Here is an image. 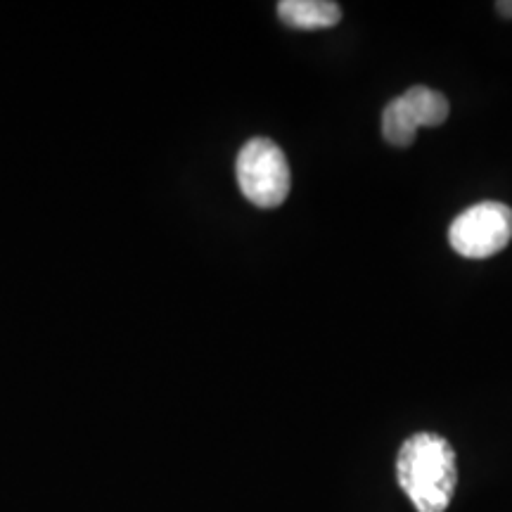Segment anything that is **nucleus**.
<instances>
[{"label": "nucleus", "instance_id": "1", "mask_svg": "<svg viewBox=\"0 0 512 512\" xmlns=\"http://www.w3.org/2000/svg\"><path fill=\"white\" fill-rule=\"evenodd\" d=\"M396 477L418 512H446L456 494V451L441 434L418 432L401 444Z\"/></svg>", "mask_w": 512, "mask_h": 512}, {"label": "nucleus", "instance_id": "2", "mask_svg": "<svg viewBox=\"0 0 512 512\" xmlns=\"http://www.w3.org/2000/svg\"><path fill=\"white\" fill-rule=\"evenodd\" d=\"M235 171H238V185L242 195L254 207H280L287 200V195H290V166H287L285 152L273 140H247L238 155Z\"/></svg>", "mask_w": 512, "mask_h": 512}, {"label": "nucleus", "instance_id": "3", "mask_svg": "<svg viewBox=\"0 0 512 512\" xmlns=\"http://www.w3.org/2000/svg\"><path fill=\"white\" fill-rule=\"evenodd\" d=\"M512 240V209L503 202H479L465 209L448 230V242L465 259H489Z\"/></svg>", "mask_w": 512, "mask_h": 512}, {"label": "nucleus", "instance_id": "4", "mask_svg": "<svg viewBox=\"0 0 512 512\" xmlns=\"http://www.w3.org/2000/svg\"><path fill=\"white\" fill-rule=\"evenodd\" d=\"M446 95L427 86H413L384 107L382 136L394 147H408L422 126H441L448 119Z\"/></svg>", "mask_w": 512, "mask_h": 512}, {"label": "nucleus", "instance_id": "5", "mask_svg": "<svg viewBox=\"0 0 512 512\" xmlns=\"http://www.w3.org/2000/svg\"><path fill=\"white\" fill-rule=\"evenodd\" d=\"M278 17L292 29H330L342 19V10L332 0H283Z\"/></svg>", "mask_w": 512, "mask_h": 512}, {"label": "nucleus", "instance_id": "6", "mask_svg": "<svg viewBox=\"0 0 512 512\" xmlns=\"http://www.w3.org/2000/svg\"><path fill=\"white\" fill-rule=\"evenodd\" d=\"M496 10L501 17L512 19V0H501V3H496Z\"/></svg>", "mask_w": 512, "mask_h": 512}]
</instances>
